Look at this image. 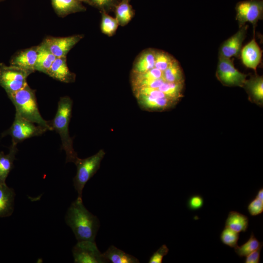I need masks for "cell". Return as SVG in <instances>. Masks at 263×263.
Wrapping results in <instances>:
<instances>
[{
	"instance_id": "6da1fadb",
	"label": "cell",
	"mask_w": 263,
	"mask_h": 263,
	"mask_svg": "<svg viewBox=\"0 0 263 263\" xmlns=\"http://www.w3.org/2000/svg\"><path fill=\"white\" fill-rule=\"evenodd\" d=\"M65 221L77 241L94 242L99 221L96 216L86 209L82 199L77 198L72 203L67 211Z\"/></svg>"
},
{
	"instance_id": "7a4b0ae2",
	"label": "cell",
	"mask_w": 263,
	"mask_h": 263,
	"mask_svg": "<svg viewBox=\"0 0 263 263\" xmlns=\"http://www.w3.org/2000/svg\"><path fill=\"white\" fill-rule=\"evenodd\" d=\"M73 100L67 96L60 98L56 114L51 122L53 130L59 133L61 140V149L66 154V162L75 163L78 158L73 148V138L69 132V125L71 117Z\"/></svg>"
},
{
	"instance_id": "3957f363",
	"label": "cell",
	"mask_w": 263,
	"mask_h": 263,
	"mask_svg": "<svg viewBox=\"0 0 263 263\" xmlns=\"http://www.w3.org/2000/svg\"><path fill=\"white\" fill-rule=\"evenodd\" d=\"M13 102L16 113L23 118L53 130L51 122L45 120L38 110L35 90L27 84L19 91L8 95Z\"/></svg>"
},
{
	"instance_id": "277c9868",
	"label": "cell",
	"mask_w": 263,
	"mask_h": 263,
	"mask_svg": "<svg viewBox=\"0 0 263 263\" xmlns=\"http://www.w3.org/2000/svg\"><path fill=\"white\" fill-rule=\"evenodd\" d=\"M105 155V151L101 149L88 158L80 159L78 157L74 163L76 167V173L73 179V184L78 193L77 198L82 199L85 185L99 169Z\"/></svg>"
},
{
	"instance_id": "5b68a950",
	"label": "cell",
	"mask_w": 263,
	"mask_h": 263,
	"mask_svg": "<svg viewBox=\"0 0 263 263\" xmlns=\"http://www.w3.org/2000/svg\"><path fill=\"white\" fill-rule=\"evenodd\" d=\"M31 72L10 65L0 64V85L10 95L24 87Z\"/></svg>"
},
{
	"instance_id": "8992f818",
	"label": "cell",
	"mask_w": 263,
	"mask_h": 263,
	"mask_svg": "<svg viewBox=\"0 0 263 263\" xmlns=\"http://www.w3.org/2000/svg\"><path fill=\"white\" fill-rule=\"evenodd\" d=\"M48 130L32 122L16 113L14 122L10 128L3 133V135H10L12 143L17 145L19 142L34 136H39Z\"/></svg>"
},
{
	"instance_id": "52a82bcc",
	"label": "cell",
	"mask_w": 263,
	"mask_h": 263,
	"mask_svg": "<svg viewBox=\"0 0 263 263\" xmlns=\"http://www.w3.org/2000/svg\"><path fill=\"white\" fill-rule=\"evenodd\" d=\"M218 80L227 86L243 87L246 75L239 71L230 58L219 56L216 71Z\"/></svg>"
},
{
	"instance_id": "ba28073f",
	"label": "cell",
	"mask_w": 263,
	"mask_h": 263,
	"mask_svg": "<svg viewBox=\"0 0 263 263\" xmlns=\"http://www.w3.org/2000/svg\"><path fill=\"white\" fill-rule=\"evenodd\" d=\"M236 19L240 28L247 22L255 25L259 19H263V0H247L239 2L235 7Z\"/></svg>"
},
{
	"instance_id": "9c48e42d",
	"label": "cell",
	"mask_w": 263,
	"mask_h": 263,
	"mask_svg": "<svg viewBox=\"0 0 263 263\" xmlns=\"http://www.w3.org/2000/svg\"><path fill=\"white\" fill-rule=\"evenodd\" d=\"M76 263H104L109 261L98 249L95 242L78 241L72 249Z\"/></svg>"
},
{
	"instance_id": "30bf717a",
	"label": "cell",
	"mask_w": 263,
	"mask_h": 263,
	"mask_svg": "<svg viewBox=\"0 0 263 263\" xmlns=\"http://www.w3.org/2000/svg\"><path fill=\"white\" fill-rule=\"evenodd\" d=\"M83 37V35L61 38L48 37L42 43L56 57H66L70 50Z\"/></svg>"
},
{
	"instance_id": "8fae6325",
	"label": "cell",
	"mask_w": 263,
	"mask_h": 263,
	"mask_svg": "<svg viewBox=\"0 0 263 263\" xmlns=\"http://www.w3.org/2000/svg\"><path fill=\"white\" fill-rule=\"evenodd\" d=\"M134 95L141 109L151 112H161L169 109L173 107L179 100L168 97H154L141 94Z\"/></svg>"
},
{
	"instance_id": "7c38bea8",
	"label": "cell",
	"mask_w": 263,
	"mask_h": 263,
	"mask_svg": "<svg viewBox=\"0 0 263 263\" xmlns=\"http://www.w3.org/2000/svg\"><path fill=\"white\" fill-rule=\"evenodd\" d=\"M234 35L223 43L219 50V56L230 58L239 56L245 38L247 26L244 25Z\"/></svg>"
},
{
	"instance_id": "4fadbf2b",
	"label": "cell",
	"mask_w": 263,
	"mask_h": 263,
	"mask_svg": "<svg viewBox=\"0 0 263 263\" xmlns=\"http://www.w3.org/2000/svg\"><path fill=\"white\" fill-rule=\"evenodd\" d=\"M38 46L24 49L15 55L12 58L11 65L31 72L35 71Z\"/></svg>"
},
{
	"instance_id": "5bb4252c",
	"label": "cell",
	"mask_w": 263,
	"mask_h": 263,
	"mask_svg": "<svg viewBox=\"0 0 263 263\" xmlns=\"http://www.w3.org/2000/svg\"><path fill=\"white\" fill-rule=\"evenodd\" d=\"M47 74L54 79L65 83H72L75 79V75L71 72L67 66L66 57H56Z\"/></svg>"
},
{
	"instance_id": "9a60e30c",
	"label": "cell",
	"mask_w": 263,
	"mask_h": 263,
	"mask_svg": "<svg viewBox=\"0 0 263 263\" xmlns=\"http://www.w3.org/2000/svg\"><path fill=\"white\" fill-rule=\"evenodd\" d=\"M241 58L246 67L256 70L261 60L262 51L254 38L242 49Z\"/></svg>"
},
{
	"instance_id": "2e32d148",
	"label": "cell",
	"mask_w": 263,
	"mask_h": 263,
	"mask_svg": "<svg viewBox=\"0 0 263 263\" xmlns=\"http://www.w3.org/2000/svg\"><path fill=\"white\" fill-rule=\"evenodd\" d=\"M51 2L56 14L62 18L71 14L86 10L82 2L78 0H51Z\"/></svg>"
},
{
	"instance_id": "e0dca14e",
	"label": "cell",
	"mask_w": 263,
	"mask_h": 263,
	"mask_svg": "<svg viewBox=\"0 0 263 263\" xmlns=\"http://www.w3.org/2000/svg\"><path fill=\"white\" fill-rule=\"evenodd\" d=\"M15 193L6 183H0V217H8L14 211Z\"/></svg>"
},
{
	"instance_id": "ac0fdd59",
	"label": "cell",
	"mask_w": 263,
	"mask_h": 263,
	"mask_svg": "<svg viewBox=\"0 0 263 263\" xmlns=\"http://www.w3.org/2000/svg\"><path fill=\"white\" fill-rule=\"evenodd\" d=\"M254 103L262 105L263 102V78L261 76H256L246 80L244 86Z\"/></svg>"
},
{
	"instance_id": "d6986e66",
	"label": "cell",
	"mask_w": 263,
	"mask_h": 263,
	"mask_svg": "<svg viewBox=\"0 0 263 263\" xmlns=\"http://www.w3.org/2000/svg\"><path fill=\"white\" fill-rule=\"evenodd\" d=\"M18 151L17 144L12 143L8 154L0 151V183H5L6 179L14 167V161Z\"/></svg>"
},
{
	"instance_id": "ffe728a7",
	"label": "cell",
	"mask_w": 263,
	"mask_h": 263,
	"mask_svg": "<svg viewBox=\"0 0 263 263\" xmlns=\"http://www.w3.org/2000/svg\"><path fill=\"white\" fill-rule=\"evenodd\" d=\"M155 51L145 50L135 60L132 69L133 73H143L154 68Z\"/></svg>"
},
{
	"instance_id": "44dd1931",
	"label": "cell",
	"mask_w": 263,
	"mask_h": 263,
	"mask_svg": "<svg viewBox=\"0 0 263 263\" xmlns=\"http://www.w3.org/2000/svg\"><path fill=\"white\" fill-rule=\"evenodd\" d=\"M56 57L41 43L38 46L37 58L35 64V71L47 73Z\"/></svg>"
},
{
	"instance_id": "7402d4cb",
	"label": "cell",
	"mask_w": 263,
	"mask_h": 263,
	"mask_svg": "<svg viewBox=\"0 0 263 263\" xmlns=\"http://www.w3.org/2000/svg\"><path fill=\"white\" fill-rule=\"evenodd\" d=\"M248 226V218L239 212L231 211L225 220V226L240 233L245 232Z\"/></svg>"
},
{
	"instance_id": "603a6c76",
	"label": "cell",
	"mask_w": 263,
	"mask_h": 263,
	"mask_svg": "<svg viewBox=\"0 0 263 263\" xmlns=\"http://www.w3.org/2000/svg\"><path fill=\"white\" fill-rule=\"evenodd\" d=\"M103 254V256L113 263H139L135 257L117 248L114 245L110 246Z\"/></svg>"
},
{
	"instance_id": "cb8c5ba5",
	"label": "cell",
	"mask_w": 263,
	"mask_h": 263,
	"mask_svg": "<svg viewBox=\"0 0 263 263\" xmlns=\"http://www.w3.org/2000/svg\"><path fill=\"white\" fill-rule=\"evenodd\" d=\"M115 18L119 25L124 26L132 19L134 11L129 1H121L115 7Z\"/></svg>"
},
{
	"instance_id": "d4e9b609",
	"label": "cell",
	"mask_w": 263,
	"mask_h": 263,
	"mask_svg": "<svg viewBox=\"0 0 263 263\" xmlns=\"http://www.w3.org/2000/svg\"><path fill=\"white\" fill-rule=\"evenodd\" d=\"M184 74L177 60L174 59L169 66L163 72V78L165 82H184Z\"/></svg>"
},
{
	"instance_id": "484cf974",
	"label": "cell",
	"mask_w": 263,
	"mask_h": 263,
	"mask_svg": "<svg viewBox=\"0 0 263 263\" xmlns=\"http://www.w3.org/2000/svg\"><path fill=\"white\" fill-rule=\"evenodd\" d=\"M161 78H163V72L155 67L143 73H132L131 84L132 88H135L139 84L144 81Z\"/></svg>"
},
{
	"instance_id": "4316f807",
	"label": "cell",
	"mask_w": 263,
	"mask_h": 263,
	"mask_svg": "<svg viewBox=\"0 0 263 263\" xmlns=\"http://www.w3.org/2000/svg\"><path fill=\"white\" fill-rule=\"evenodd\" d=\"M184 82H164L158 89L163 92L167 97L180 100L183 97Z\"/></svg>"
},
{
	"instance_id": "83f0119b",
	"label": "cell",
	"mask_w": 263,
	"mask_h": 263,
	"mask_svg": "<svg viewBox=\"0 0 263 263\" xmlns=\"http://www.w3.org/2000/svg\"><path fill=\"white\" fill-rule=\"evenodd\" d=\"M261 245H263V242L260 243L252 232L250 238L244 244L234 248L235 252L240 257H246Z\"/></svg>"
},
{
	"instance_id": "f1b7e54d",
	"label": "cell",
	"mask_w": 263,
	"mask_h": 263,
	"mask_svg": "<svg viewBox=\"0 0 263 263\" xmlns=\"http://www.w3.org/2000/svg\"><path fill=\"white\" fill-rule=\"evenodd\" d=\"M100 29L101 32L109 37L113 36L119 26L115 18H113L106 12H101Z\"/></svg>"
},
{
	"instance_id": "f546056e",
	"label": "cell",
	"mask_w": 263,
	"mask_h": 263,
	"mask_svg": "<svg viewBox=\"0 0 263 263\" xmlns=\"http://www.w3.org/2000/svg\"><path fill=\"white\" fill-rule=\"evenodd\" d=\"M239 238V234L225 226L220 235V240L225 245L230 247L237 246Z\"/></svg>"
},
{
	"instance_id": "4dcf8cb0",
	"label": "cell",
	"mask_w": 263,
	"mask_h": 263,
	"mask_svg": "<svg viewBox=\"0 0 263 263\" xmlns=\"http://www.w3.org/2000/svg\"><path fill=\"white\" fill-rule=\"evenodd\" d=\"M168 53L162 51H155L154 67L164 71L174 60Z\"/></svg>"
},
{
	"instance_id": "1f68e13d",
	"label": "cell",
	"mask_w": 263,
	"mask_h": 263,
	"mask_svg": "<svg viewBox=\"0 0 263 263\" xmlns=\"http://www.w3.org/2000/svg\"><path fill=\"white\" fill-rule=\"evenodd\" d=\"M117 0H88L89 4L98 8L101 12L107 13L114 9Z\"/></svg>"
},
{
	"instance_id": "d6a6232c",
	"label": "cell",
	"mask_w": 263,
	"mask_h": 263,
	"mask_svg": "<svg viewBox=\"0 0 263 263\" xmlns=\"http://www.w3.org/2000/svg\"><path fill=\"white\" fill-rule=\"evenodd\" d=\"M247 210L251 216L259 215L263 212V201L255 197L248 204Z\"/></svg>"
},
{
	"instance_id": "836d02e7",
	"label": "cell",
	"mask_w": 263,
	"mask_h": 263,
	"mask_svg": "<svg viewBox=\"0 0 263 263\" xmlns=\"http://www.w3.org/2000/svg\"><path fill=\"white\" fill-rule=\"evenodd\" d=\"M169 252V248L165 244L162 245L150 257L149 263H162L163 259Z\"/></svg>"
},
{
	"instance_id": "e575fe53",
	"label": "cell",
	"mask_w": 263,
	"mask_h": 263,
	"mask_svg": "<svg viewBox=\"0 0 263 263\" xmlns=\"http://www.w3.org/2000/svg\"><path fill=\"white\" fill-rule=\"evenodd\" d=\"M204 205V199L199 194H194L189 197L188 201V207L191 210H197Z\"/></svg>"
},
{
	"instance_id": "d590c367",
	"label": "cell",
	"mask_w": 263,
	"mask_h": 263,
	"mask_svg": "<svg viewBox=\"0 0 263 263\" xmlns=\"http://www.w3.org/2000/svg\"><path fill=\"white\" fill-rule=\"evenodd\" d=\"M262 246L263 245H261L259 248L246 256L244 263H258L260 261V253Z\"/></svg>"
},
{
	"instance_id": "8d00e7d4",
	"label": "cell",
	"mask_w": 263,
	"mask_h": 263,
	"mask_svg": "<svg viewBox=\"0 0 263 263\" xmlns=\"http://www.w3.org/2000/svg\"><path fill=\"white\" fill-rule=\"evenodd\" d=\"M256 198L259 199V200L263 201V188H261L257 193Z\"/></svg>"
},
{
	"instance_id": "74e56055",
	"label": "cell",
	"mask_w": 263,
	"mask_h": 263,
	"mask_svg": "<svg viewBox=\"0 0 263 263\" xmlns=\"http://www.w3.org/2000/svg\"><path fill=\"white\" fill-rule=\"evenodd\" d=\"M79 0L80 1H81L82 2H84L88 3V0Z\"/></svg>"
},
{
	"instance_id": "f35d334b",
	"label": "cell",
	"mask_w": 263,
	"mask_h": 263,
	"mask_svg": "<svg viewBox=\"0 0 263 263\" xmlns=\"http://www.w3.org/2000/svg\"><path fill=\"white\" fill-rule=\"evenodd\" d=\"M121 1H129V0H121Z\"/></svg>"
},
{
	"instance_id": "ab89813d",
	"label": "cell",
	"mask_w": 263,
	"mask_h": 263,
	"mask_svg": "<svg viewBox=\"0 0 263 263\" xmlns=\"http://www.w3.org/2000/svg\"><path fill=\"white\" fill-rule=\"evenodd\" d=\"M1 0H0V1H1Z\"/></svg>"
}]
</instances>
